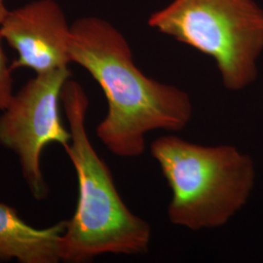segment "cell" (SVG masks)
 <instances>
[{"label": "cell", "mask_w": 263, "mask_h": 263, "mask_svg": "<svg viewBox=\"0 0 263 263\" xmlns=\"http://www.w3.org/2000/svg\"><path fill=\"white\" fill-rule=\"evenodd\" d=\"M6 0H0V25L2 24V22L6 18V16L8 15L10 10L6 7L5 4Z\"/></svg>", "instance_id": "obj_9"}, {"label": "cell", "mask_w": 263, "mask_h": 263, "mask_svg": "<svg viewBox=\"0 0 263 263\" xmlns=\"http://www.w3.org/2000/svg\"><path fill=\"white\" fill-rule=\"evenodd\" d=\"M61 103L70 133L64 148L76 170L78 201L61 238L60 259L84 263L104 254L147 253L151 224L124 203L110 170L90 141L86 127L89 99L82 86L69 78Z\"/></svg>", "instance_id": "obj_2"}, {"label": "cell", "mask_w": 263, "mask_h": 263, "mask_svg": "<svg viewBox=\"0 0 263 263\" xmlns=\"http://www.w3.org/2000/svg\"><path fill=\"white\" fill-rule=\"evenodd\" d=\"M66 220L38 229L28 224L16 209L0 202V261L56 263Z\"/></svg>", "instance_id": "obj_7"}, {"label": "cell", "mask_w": 263, "mask_h": 263, "mask_svg": "<svg viewBox=\"0 0 263 263\" xmlns=\"http://www.w3.org/2000/svg\"><path fill=\"white\" fill-rule=\"evenodd\" d=\"M70 77L68 67L36 74L0 115V144L17 155L28 189L37 200L47 197L49 190L41 171L42 151L52 143L65 147L70 141L59 107Z\"/></svg>", "instance_id": "obj_5"}, {"label": "cell", "mask_w": 263, "mask_h": 263, "mask_svg": "<svg viewBox=\"0 0 263 263\" xmlns=\"http://www.w3.org/2000/svg\"><path fill=\"white\" fill-rule=\"evenodd\" d=\"M69 59L88 71L104 92L107 112L96 134L114 155L140 157L146 149L148 133H177L191 121L190 96L144 74L126 38L105 20L86 16L71 24Z\"/></svg>", "instance_id": "obj_1"}, {"label": "cell", "mask_w": 263, "mask_h": 263, "mask_svg": "<svg viewBox=\"0 0 263 263\" xmlns=\"http://www.w3.org/2000/svg\"><path fill=\"white\" fill-rule=\"evenodd\" d=\"M149 27L214 60L227 90L253 84L263 52V9L254 0H173Z\"/></svg>", "instance_id": "obj_4"}, {"label": "cell", "mask_w": 263, "mask_h": 263, "mask_svg": "<svg viewBox=\"0 0 263 263\" xmlns=\"http://www.w3.org/2000/svg\"><path fill=\"white\" fill-rule=\"evenodd\" d=\"M151 153L172 192L168 217L174 226L219 228L251 197L254 161L233 145H203L173 134L152 141Z\"/></svg>", "instance_id": "obj_3"}, {"label": "cell", "mask_w": 263, "mask_h": 263, "mask_svg": "<svg viewBox=\"0 0 263 263\" xmlns=\"http://www.w3.org/2000/svg\"><path fill=\"white\" fill-rule=\"evenodd\" d=\"M71 24L56 0H33L10 10L0 34L17 53L12 70L30 68L36 74L68 67Z\"/></svg>", "instance_id": "obj_6"}, {"label": "cell", "mask_w": 263, "mask_h": 263, "mask_svg": "<svg viewBox=\"0 0 263 263\" xmlns=\"http://www.w3.org/2000/svg\"><path fill=\"white\" fill-rule=\"evenodd\" d=\"M3 38L0 34V111L5 110L13 100V78L12 68L8 66V61L2 47Z\"/></svg>", "instance_id": "obj_8"}]
</instances>
